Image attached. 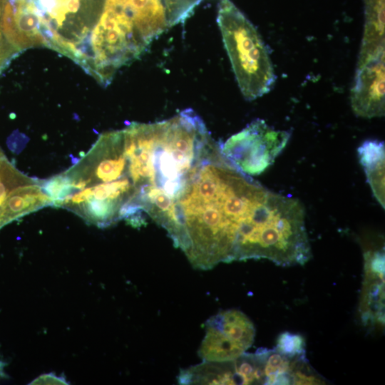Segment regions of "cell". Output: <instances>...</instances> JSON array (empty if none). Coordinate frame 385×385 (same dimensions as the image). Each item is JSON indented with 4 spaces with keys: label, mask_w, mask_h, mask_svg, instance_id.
Returning a JSON list of instances; mask_svg holds the SVG:
<instances>
[{
    "label": "cell",
    "mask_w": 385,
    "mask_h": 385,
    "mask_svg": "<svg viewBox=\"0 0 385 385\" xmlns=\"http://www.w3.org/2000/svg\"><path fill=\"white\" fill-rule=\"evenodd\" d=\"M365 24L358 63L384 55V0H364Z\"/></svg>",
    "instance_id": "10"
},
{
    "label": "cell",
    "mask_w": 385,
    "mask_h": 385,
    "mask_svg": "<svg viewBox=\"0 0 385 385\" xmlns=\"http://www.w3.org/2000/svg\"><path fill=\"white\" fill-rule=\"evenodd\" d=\"M357 153L372 192L384 208V143L378 140H365L359 146Z\"/></svg>",
    "instance_id": "11"
},
{
    "label": "cell",
    "mask_w": 385,
    "mask_h": 385,
    "mask_svg": "<svg viewBox=\"0 0 385 385\" xmlns=\"http://www.w3.org/2000/svg\"><path fill=\"white\" fill-rule=\"evenodd\" d=\"M364 279L359 312L363 325L369 329L384 326V249H366L364 252Z\"/></svg>",
    "instance_id": "8"
},
{
    "label": "cell",
    "mask_w": 385,
    "mask_h": 385,
    "mask_svg": "<svg viewBox=\"0 0 385 385\" xmlns=\"http://www.w3.org/2000/svg\"><path fill=\"white\" fill-rule=\"evenodd\" d=\"M274 349L288 357L305 356V341L301 335L285 332L279 336Z\"/></svg>",
    "instance_id": "13"
},
{
    "label": "cell",
    "mask_w": 385,
    "mask_h": 385,
    "mask_svg": "<svg viewBox=\"0 0 385 385\" xmlns=\"http://www.w3.org/2000/svg\"><path fill=\"white\" fill-rule=\"evenodd\" d=\"M151 172L137 200V210L163 227L176 201L217 143L191 108L146 123Z\"/></svg>",
    "instance_id": "2"
},
{
    "label": "cell",
    "mask_w": 385,
    "mask_h": 385,
    "mask_svg": "<svg viewBox=\"0 0 385 385\" xmlns=\"http://www.w3.org/2000/svg\"><path fill=\"white\" fill-rule=\"evenodd\" d=\"M217 21L239 88L246 100L270 92L275 82L267 48L255 27L230 0L219 4Z\"/></svg>",
    "instance_id": "3"
},
{
    "label": "cell",
    "mask_w": 385,
    "mask_h": 385,
    "mask_svg": "<svg viewBox=\"0 0 385 385\" xmlns=\"http://www.w3.org/2000/svg\"><path fill=\"white\" fill-rule=\"evenodd\" d=\"M290 136L289 131L275 130L257 118L220 144V149L223 156L240 171L258 175L274 163Z\"/></svg>",
    "instance_id": "5"
},
{
    "label": "cell",
    "mask_w": 385,
    "mask_h": 385,
    "mask_svg": "<svg viewBox=\"0 0 385 385\" xmlns=\"http://www.w3.org/2000/svg\"><path fill=\"white\" fill-rule=\"evenodd\" d=\"M205 334L198 350L204 361L234 360L250 348L255 328L241 311L228 309L212 316L205 323Z\"/></svg>",
    "instance_id": "6"
},
{
    "label": "cell",
    "mask_w": 385,
    "mask_h": 385,
    "mask_svg": "<svg viewBox=\"0 0 385 385\" xmlns=\"http://www.w3.org/2000/svg\"><path fill=\"white\" fill-rule=\"evenodd\" d=\"M52 204L51 197L42 188L41 181L33 179L15 188L9 193L0 216L1 227L28 213L52 206Z\"/></svg>",
    "instance_id": "9"
},
{
    "label": "cell",
    "mask_w": 385,
    "mask_h": 385,
    "mask_svg": "<svg viewBox=\"0 0 385 385\" xmlns=\"http://www.w3.org/2000/svg\"><path fill=\"white\" fill-rule=\"evenodd\" d=\"M106 0H27L38 19L42 45L71 59L88 45Z\"/></svg>",
    "instance_id": "4"
},
{
    "label": "cell",
    "mask_w": 385,
    "mask_h": 385,
    "mask_svg": "<svg viewBox=\"0 0 385 385\" xmlns=\"http://www.w3.org/2000/svg\"><path fill=\"white\" fill-rule=\"evenodd\" d=\"M384 55L357 65L351 90V105L361 118L381 117L385 111Z\"/></svg>",
    "instance_id": "7"
},
{
    "label": "cell",
    "mask_w": 385,
    "mask_h": 385,
    "mask_svg": "<svg viewBox=\"0 0 385 385\" xmlns=\"http://www.w3.org/2000/svg\"><path fill=\"white\" fill-rule=\"evenodd\" d=\"M32 180L33 178L20 172L0 150V216L4 202L9 193L15 188Z\"/></svg>",
    "instance_id": "12"
},
{
    "label": "cell",
    "mask_w": 385,
    "mask_h": 385,
    "mask_svg": "<svg viewBox=\"0 0 385 385\" xmlns=\"http://www.w3.org/2000/svg\"><path fill=\"white\" fill-rule=\"evenodd\" d=\"M270 192L232 165L219 144L191 178L163 228L195 268L235 261Z\"/></svg>",
    "instance_id": "1"
}]
</instances>
